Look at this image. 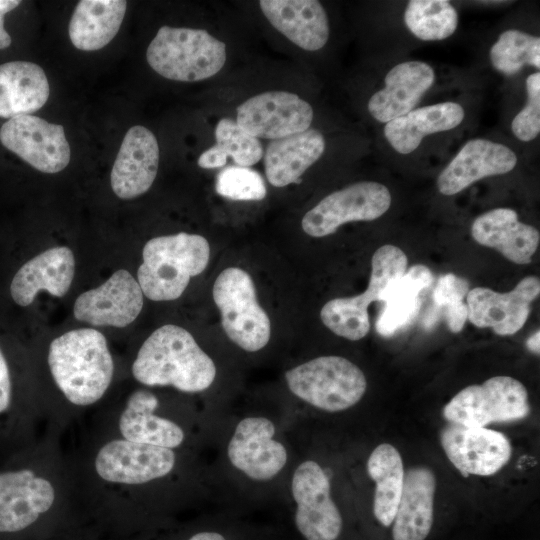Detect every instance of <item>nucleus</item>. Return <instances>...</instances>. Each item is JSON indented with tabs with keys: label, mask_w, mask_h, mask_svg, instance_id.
Returning <instances> with one entry per match:
<instances>
[{
	"label": "nucleus",
	"mask_w": 540,
	"mask_h": 540,
	"mask_svg": "<svg viewBox=\"0 0 540 540\" xmlns=\"http://www.w3.org/2000/svg\"><path fill=\"white\" fill-rule=\"evenodd\" d=\"M69 458L82 511L104 538L174 523L183 500V451L90 430Z\"/></svg>",
	"instance_id": "nucleus-1"
},
{
	"label": "nucleus",
	"mask_w": 540,
	"mask_h": 540,
	"mask_svg": "<svg viewBox=\"0 0 540 540\" xmlns=\"http://www.w3.org/2000/svg\"><path fill=\"white\" fill-rule=\"evenodd\" d=\"M61 436L45 427L35 442L1 460L0 540H51L90 525Z\"/></svg>",
	"instance_id": "nucleus-2"
},
{
	"label": "nucleus",
	"mask_w": 540,
	"mask_h": 540,
	"mask_svg": "<svg viewBox=\"0 0 540 540\" xmlns=\"http://www.w3.org/2000/svg\"><path fill=\"white\" fill-rule=\"evenodd\" d=\"M45 366L51 388L38 403L45 427L63 432L100 405L115 377L106 337L93 328L67 331L50 341Z\"/></svg>",
	"instance_id": "nucleus-3"
},
{
	"label": "nucleus",
	"mask_w": 540,
	"mask_h": 540,
	"mask_svg": "<svg viewBox=\"0 0 540 540\" xmlns=\"http://www.w3.org/2000/svg\"><path fill=\"white\" fill-rule=\"evenodd\" d=\"M131 376L146 387H172L182 393L207 390L216 366L186 329L167 324L153 331L139 347Z\"/></svg>",
	"instance_id": "nucleus-4"
},
{
	"label": "nucleus",
	"mask_w": 540,
	"mask_h": 540,
	"mask_svg": "<svg viewBox=\"0 0 540 540\" xmlns=\"http://www.w3.org/2000/svg\"><path fill=\"white\" fill-rule=\"evenodd\" d=\"M183 415L168 411L161 397L144 386L94 413L91 430L131 442L183 451L189 440Z\"/></svg>",
	"instance_id": "nucleus-5"
},
{
	"label": "nucleus",
	"mask_w": 540,
	"mask_h": 540,
	"mask_svg": "<svg viewBox=\"0 0 540 540\" xmlns=\"http://www.w3.org/2000/svg\"><path fill=\"white\" fill-rule=\"evenodd\" d=\"M137 281L147 298L171 301L179 298L192 277L209 262L210 246L201 235L180 232L150 239L142 251Z\"/></svg>",
	"instance_id": "nucleus-6"
},
{
	"label": "nucleus",
	"mask_w": 540,
	"mask_h": 540,
	"mask_svg": "<svg viewBox=\"0 0 540 540\" xmlns=\"http://www.w3.org/2000/svg\"><path fill=\"white\" fill-rule=\"evenodd\" d=\"M146 58L164 78L195 82L223 68L226 45L204 29L162 26L150 42Z\"/></svg>",
	"instance_id": "nucleus-7"
},
{
	"label": "nucleus",
	"mask_w": 540,
	"mask_h": 540,
	"mask_svg": "<svg viewBox=\"0 0 540 540\" xmlns=\"http://www.w3.org/2000/svg\"><path fill=\"white\" fill-rule=\"evenodd\" d=\"M289 390L300 400L327 412L354 406L367 381L362 370L341 356H321L286 371Z\"/></svg>",
	"instance_id": "nucleus-8"
},
{
	"label": "nucleus",
	"mask_w": 540,
	"mask_h": 540,
	"mask_svg": "<svg viewBox=\"0 0 540 540\" xmlns=\"http://www.w3.org/2000/svg\"><path fill=\"white\" fill-rule=\"evenodd\" d=\"M213 300L227 337L248 352L263 349L271 336L267 313L260 306L251 276L241 268L224 269L216 278Z\"/></svg>",
	"instance_id": "nucleus-9"
},
{
	"label": "nucleus",
	"mask_w": 540,
	"mask_h": 540,
	"mask_svg": "<svg viewBox=\"0 0 540 540\" xmlns=\"http://www.w3.org/2000/svg\"><path fill=\"white\" fill-rule=\"evenodd\" d=\"M407 256L397 246L383 245L373 254L367 289L357 296L335 298L320 311L323 324L334 334L351 341L364 338L370 330L368 307L380 301L384 290L407 269Z\"/></svg>",
	"instance_id": "nucleus-10"
},
{
	"label": "nucleus",
	"mask_w": 540,
	"mask_h": 540,
	"mask_svg": "<svg viewBox=\"0 0 540 540\" xmlns=\"http://www.w3.org/2000/svg\"><path fill=\"white\" fill-rule=\"evenodd\" d=\"M529 413L525 386L510 376H495L462 389L443 410L450 423L469 427L520 420Z\"/></svg>",
	"instance_id": "nucleus-11"
},
{
	"label": "nucleus",
	"mask_w": 540,
	"mask_h": 540,
	"mask_svg": "<svg viewBox=\"0 0 540 540\" xmlns=\"http://www.w3.org/2000/svg\"><path fill=\"white\" fill-rule=\"evenodd\" d=\"M294 528L303 540H338L343 518L330 495V481L313 460L300 463L291 479Z\"/></svg>",
	"instance_id": "nucleus-12"
},
{
	"label": "nucleus",
	"mask_w": 540,
	"mask_h": 540,
	"mask_svg": "<svg viewBox=\"0 0 540 540\" xmlns=\"http://www.w3.org/2000/svg\"><path fill=\"white\" fill-rule=\"evenodd\" d=\"M390 205L386 186L375 181L357 182L324 197L303 216L301 226L309 236L324 237L345 223L375 220Z\"/></svg>",
	"instance_id": "nucleus-13"
},
{
	"label": "nucleus",
	"mask_w": 540,
	"mask_h": 540,
	"mask_svg": "<svg viewBox=\"0 0 540 540\" xmlns=\"http://www.w3.org/2000/svg\"><path fill=\"white\" fill-rule=\"evenodd\" d=\"M0 142L33 168L62 171L70 162V146L62 125L32 115L9 119L0 129Z\"/></svg>",
	"instance_id": "nucleus-14"
},
{
	"label": "nucleus",
	"mask_w": 540,
	"mask_h": 540,
	"mask_svg": "<svg viewBox=\"0 0 540 540\" xmlns=\"http://www.w3.org/2000/svg\"><path fill=\"white\" fill-rule=\"evenodd\" d=\"M237 124L260 139H280L310 128L311 105L297 94L267 91L257 94L237 107Z\"/></svg>",
	"instance_id": "nucleus-15"
},
{
	"label": "nucleus",
	"mask_w": 540,
	"mask_h": 540,
	"mask_svg": "<svg viewBox=\"0 0 540 540\" xmlns=\"http://www.w3.org/2000/svg\"><path fill=\"white\" fill-rule=\"evenodd\" d=\"M274 423L262 416L245 417L238 422L227 447L231 464L256 481L274 478L285 467V446L274 439Z\"/></svg>",
	"instance_id": "nucleus-16"
},
{
	"label": "nucleus",
	"mask_w": 540,
	"mask_h": 540,
	"mask_svg": "<svg viewBox=\"0 0 540 540\" xmlns=\"http://www.w3.org/2000/svg\"><path fill=\"white\" fill-rule=\"evenodd\" d=\"M441 445L451 463L464 475L489 476L511 457V444L501 432L449 423L441 431Z\"/></svg>",
	"instance_id": "nucleus-17"
},
{
	"label": "nucleus",
	"mask_w": 540,
	"mask_h": 540,
	"mask_svg": "<svg viewBox=\"0 0 540 540\" xmlns=\"http://www.w3.org/2000/svg\"><path fill=\"white\" fill-rule=\"evenodd\" d=\"M539 293L536 276L523 278L507 293L476 287L467 293L468 319L476 327L492 328L500 336L513 335L526 323L531 303Z\"/></svg>",
	"instance_id": "nucleus-18"
},
{
	"label": "nucleus",
	"mask_w": 540,
	"mask_h": 540,
	"mask_svg": "<svg viewBox=\"0 0 540 540\" xmlns=\"http://www.w3.org/2000/svg\"><path fill=\"white\" fill-rule=\"evenodd\" d=\"M142 307L138 281L127 270L119 269L99 287L80 294L73 313L81 322L123 328L137 318Z\"/></svg>",
	"instance_id": "nucleus-19"
},
{
	"label": "nucleus",
	"mask_w": 540,
	"mask_h": 540,
	"mask_svg": "<svg viewBox=\"0 0 540 540\" xmlns=\"http://www.w3.org/2000/svg\"><path fill=\"white\" fill-rule=\"evenodd\" d=\"M41 418L32 396L16 386L12 365L0 347V458L39 437Z\"/></svg>",
	"instance_id": "nucleus-20"
},
{
	"label": "nucleus",
	"mask_w": 540,
	"mask_h": 540,
	"mask_svg": "<svg viewBox=\"0 0 540 540\" xmlns=\"http://www.w3.org/2000/svg\"><path fill=\"white\" fill-rule=\"evenodd\" d=\"M159 164V146L146 127L135 125L125 134L116 156L110 182L121 199H132L149 190Z\"/></svg>",
	"instance_id": "nucleus-21"
},
{
	"label": "nucleus",
	"mask_w": 540,
	"mask_h": 540,
	"mask_svg": "<svg viewBox=\"0 0 540 540\" xmlns=\"http://www.w3.org/2000/svg\"><path fill=\"white\" fill-rule=\"evenodd\" d=\"M517 164L507 146L487 139L469 140L440 173L437 187L446 196L457 194L482 178L506 174Z\"/></svg>",
	"instance_id": "nucleus-22"
},
{
	"label": "nucleus",
	"mask_w": 540,
	"mask_h": 540,
	"mask_svg": "<svg viewBox=\"0 0 540 540\" xmlns=\"http://www.w3.org/2000/svg\"><path fill=\"white\" fill-rule=\"evenodd\" d=\"M434 80V70L425 62L399 63L386 74L384 88L369 99L368 111L381 123L404 116L413 110Z\"/></svg>",
	"instance_id": "nucleus-23"
},
{
	"label": "nucleus",
	"mask_w": 540,
	"mask_h": 540,
	"mask_svg": "<svg viewBox=\"0 0 540 540\" xmlns=\"http://www.w3.org/2000/svg\"><path fill=\"white\" fill-rule=\"evenodd\" d=\"M75 259L65 246L50 248L27 261L17 271L10 285L13 300L20 306L30 305L41 290L64 296L73 281Z\"/></svg>",
	"instance_id": "nucleus-24"
},
{
	"label": "nucleus",
	"mask_w": 540,
	"mask_h": 540,
	"mask_svg": "<svg viewBox=\"0 0 540 540\" xmlns=\"http://www.w3.org/2000/svg\"><path fill=\"white\" fill-rule=\"evenodd\" d=\"M474 240L499 251L509 261L524 265L531 262L539 241V231L518 219L510 208H496L477 217L472 226Z\"/></svg>",
	"instance_id": "nucleus-25"
},
{
	"label": "nucleus",
	"mask_w": 540,
	"mask_h": 540,
	"mask_svg": "<svg viewBox=\"0 0 540 540\" xmlns=\"http://www.w3.org/2000/svg\"><path fill=\"white\" fill-rule=\"evenodd\" d=\"M259 6L270 24L306 51L320 50L329 38L326 11L316 0H262Z\"/></svg>",
	"instance_id": "nucleus-26"
},
{
	"label": "nucleus",
	"mask_w": 540,
	"mask_h": 540,
	"mask_svg": "<svg viewBox=\"0 0 540 540\" xmlns=\"http://www.w3.org/2000/svg\"><path fill=\"white\" fill-rule=\"evenodd\" d=\"M436 480L423 466L405 471L403 489L393 521V540H425L433 524Z\"/></svg>",
	"instance_id": "nucleus-27"
},
{
	"label": "nucleus",
	"mask_w": 540,
	"mask_h": 540,
	"mask_svg": "<svg viewBox=\"0 0 540 540\" xmlns=\"http://www.w3.org/2000/svg\"><path fill=\"white\" fill-rule=\"evenodd\" d=\"M325 150V139L316 129H307L271 140L264 154L265 174L275 187L295 183Z\"/></svg>",
	"instance_id": "nucleus-28"
},
{
	"label": "nucleus",
	"mask_w": 540,
	"mask_h": 540,
	"mask_svg": "<svg viewBox=\"0 0 540 540\" xmlns=\"http://www.w3.org/2000/svg\"><path fill=\"white\" fill-rule=\"evenodd\" d=\"M49 82L44 70L29 61L0 65V117L30 115L47 102Z\"/></svg>",
	"instance_id": "nucleus-29"
},
{
	"label": "nucleus",
	"mask_w": 540,
	"mask_h": 540,
	"mask_svg": "<svg viewBox=\"0 0 540 540\" xmlns=\"http://www.w3.org/2000/svg\"><path fill=\"white\" fill-rule=\"evenodd\" d=\"M464 115L460 104L441 102L391 120L384 127V135L398 153L410 154L419 147L425 136L456 128Z\"/></svg>",
	"instance_id": "nucleus-30"
},
{
	"label": "nucleus",
	"mask_w": 540,
	"mask_h": 540,
	"mask_svg": "<svg viewBox=\"0 0 540 540\" xmlns=\"http://www.w3.org/2000/svg\"><path fill=\"white\" fill-rule=\"evenodd\" d=\"M126 7L123 0L79 1L68 27L72 44L83 51L106 46L119 31Z\"/></svg>",
	"instance_id": "nucleus-31"
},
{
	"label": "nucleus",
	"mask_w": 540,
	"mask_h": 540,
	"mask_svg": "<svg viewBox=\"0 0 540 540\" xmlns=\"http://www.w3.org/2000/svg\"><path fill=\"white\" fill-rule=\"evenodd\" d=\"M433 281L430 269L417 264L383 292L381 302L385 303L377 322L376 330L381 336L389 337L407 326L419 313L420 293Z\"/></svg>",
	"instance_id": "nucleus-32"
},
{
	"label": "nucleus",
	"mask_w": 540,
	"mask_h": 540,
	"mask_svg": "<svg viewBox=\"0 0 540 540\" xmlns=\"http://www.w3.org/2000/svg\"><path fill=\"white\" fill-rule=\"evenodd\" d=\"M367 471L376 483L374 516L388 527L394 521L403 489L405 471L400 453L390 444L378 445L368 458Z\"/></svg>",
	"instance_id": "nucleus-33"
},
{
	"label": "nucleus",
	"mask_w": 540,
	"mask_h": 540,
	"mask_svg": "<svg viewBox=\"0 0 540 540\" xmlns=\"http://www.w3.org/2000/svg\"><path fill=\"white\" fill-rule=\"evenodd\" d=\"M216 144L198 158L204 169L223 167L231 157L238 166L249 167L261 160L264 150L260 140L243 130L235 120L222 118L215 128Z\"/></svg>",
	"instance_id": "nucleus-34"
},
{
	"label": "nucleus",
	"mask_w": 540,
	"mask_h": 540,
	"mask_svg": "<svg viewBox=\"0 0 540 540\" xmlns=\"http://www.w3.org/2000/svg\"><path fill=\"white\" fill-rule=\"evenodd\" d=\"M404 21L415 37L424 41H439L456 31L458 15L446 0H411L406 7Z\"/></svg>",
	"instance_id": "nucleus-35"
},
{
	"label": "nucleus",
	"mask_w": 540,
	"mask_h": 540,
	"mask_svg": "<svg viewBox=\"0 0 540 540\" xmlns=\"http://www.w3.org/2000/svg\"><path fill=\"white\" fill-rule=\"evenodd\" d=\"M492 66L505 75H514L525 65L540 68V38L517 29L501 33L490 49Z\"/></svg>",
	"instance_id": "nucleus-36"
},
{
	"label": "nucleus",
	"mask_w": 540,
	"mask_h": 540,
	"mask_svg": "<svg viewBox=\"0 0 540 540\" xmlns=\"http://www.w3.org/2000/svg\"><path fill=\"white\" fill-rule=\"evenodd\" d=\"M215 189L219 195L231 200L257 201L267 194L260 173L238 165L228 166L219 172Z\"/></svg>",
	"instance_id": "nucleus-37"
},
{
	"label": "nucleus",
	"mask_w": 540,
	"mask_h": 540,
	"mask_svg": "<svg viewBox=\"0 0 540 540\" xmlns=\"http://www.w3.org/2000/svg\"><path fill=\"white\" fill-rule=\"evenodd\" d=\"M235 535L231 530L228 531L216 525L172 523L151 531L103 540H236Z\"/></svg>",
	"instance_id": "nucleus-38"
},
{
	"label": "nucleus",
	"mask_w": 540,
	"mask_h": 540,
	"mask_svg": "<svg viewBox=\"0 0 540 540\" xmlns=\"http://www.w3.org/2000/svg\"><path fill=\"white\" fill-rule=\"evenodd\" d=\"M527 103L515 116L511 129L521 141L529 142L540 132V73L535 72L526 79Z\"/></svg>",
	"instance_id": "nucleus-39"
},
{
	"label": "nucleus",
	"mask_w": 540,
	"mask_h": 540,
	"mask_svg": "<svg viewBox=\"0 0 540 540\" xmlns=\"http://www.w3.org/2000/svg\"><path fill=\"white\" fill-rule=\"evenodd\" d=\"M469 292V283L464 278L448 273L441 276L433 290V301L443 311L463 302Z\"/></svg>",
	"instance_id": "nucleus-40"
},
{
	"label": "nucleus",
	"mask_w": 540,
	"mask_h": 540,
	"mask_svg": "<svg viewBox=\"0 0 540 540\" xmlns=\"http://www.w3.org/2000/svg\"><path fill=\"white\" fill-rule=\"evenodd\" d=\"M21 2L19 0H0V50L11 44V37L4 29V16L15 9Z\"/></svg>",
	"instance_id": "nucleus-41"
},
{
	"label": "nucleus",
	"mask_w": 540,
	"mask_h": 540,
	"mask_svg": "<svg viewBox=\"0 0 540 540\" xmlns=\"http://www.w3.org/2000/svg\"><path fill=\"white\" fill-rule=\"evenodd\" d=\"M103 535L92 525L81 527L63 536L51 540H103Z\"/></svg>",
	"instance_id": "nucleus-42"
},
{
	"label": "nucleus",
	"mask_w": 540,
	"mask_h": 540,
	"mask_svg": "<svg viewBox=\"0 0 540 540\" xmlns=\"http://www.w3.org/2000/svg\"><path fill=\"white\" fill-rule=\"evenodd\" d=\"M539 337H540V334H539V330L537 332H535L533 335H531L527 342H526V345L528 347V349L530 351H532L533 353H537L539 354L540 352V340H539Z\"/></svg>",
	"instance_id": "nucleus-43"
}]
</instances>
